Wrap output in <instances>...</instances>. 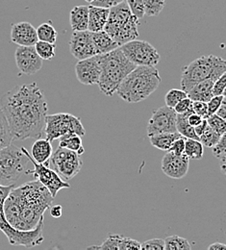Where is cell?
<instances>
[{
    "mask_svg": "<svg viewBox=\"0 0 226 250\" xmlns=\"http://www.w3.org/2000/svg\"><path fill=\"white\" fill-rule=\"evenodd\" d=\"M15 59L18 68L25 75H34L42 67V60L34 45L19 46L15 52Z\"/></svg>",
    "mask_w": 226,
    "mask_h": 250,
    "instance_id": "obj_15",
    "label": "cell"
},
{
    "mask_svg": "<svg viewBox=\"0 0 226 250\" xmlns=\"http://www.w3.org/2000/svg\"><path fill=\"white\" fill-rule=\"evenodd\" d=\"M187 97V93L182 89H171L164 96L165 106L169 108H174V106L183 98Z\"/></svg>",
    "mask_w": 226,
    "mask_h": 250,
    "instance_id": "obj_35",
    "label": "cell"
},
{
    "mask_svg": "<svg viewBox=\"0 0 226 250\" xmlns=\"http://www.w3.org/2000/svg\"><path fill=\"white\" fill-rule=\"evenodd\" d=\"M192 103H193V101L187 96L186 98H183L182 100H180L174 106L173 109L176 112V114H182V113H185V112L189 111L190 109H192Z\"/></svg>",
    "mask_w": 226,
    "mask_h": 250,
    "instance_id": "obj_45",
    "label": "cell"
},
{
    "mask_svg": "<svg viewBox=\"0 0 226 250\" xmlns=\"http://www.w3.org/2000/svg\"><path fill=\"white\" fill-rule=\"evenodd\" d=\"M89 8V22L88 30L90 32H98L104 30L107 22L110 9L90 5Z\"/></svg>",
    "mask_w": 226,
    "mask_h": 250,
    "instance_id": "obj_19",
    "label": "cell"
},
{
    "mask_svg": "<svg viewBox=\"0 0 226 250\" xmlns=\"http://www.w3.org/2000/svg\"><path fill=\"white\" fill-rule=\"evenodd\" d=\"M101 68L99 54L87 59L78 60L75 64V74L78 81L86 86H92L98 83Z\"/></svg>",
    "mask_w": 226,
    "mask_h": 250,
    "instance_id": "obj_16",
    "label": "cell"
},
{
    "mask_svg": "<svg viewBox=\"0 0 226 250\" xmlns=\"http://www.w3.org/2000/svg\"><path fill=\"white\" fill-rule=\"evenodd\" d=\"M92 38L94 44L96 46L97 54L108 53L120 45L109 36V34L104 30L98 32H92Z\"/></svg>",
    "mask_w": 226,
    "mask_h": 250,
    "instance_id": "obj_23",
    "label": "cell"
},
{
    "mask_svg": "<svg viewBox=\"0 0 226 250\" xmlns=\"http://www.w3.org/2000/svg\"><path fill=\"white\" fill-rule=\"evenodd\" d=\"M132 14L140 21L144 17V0H125Z\"/></svg>",
    "mask_w": 226,
    "mask_h": 250,
    "instance_id": "obj_38",
    "label": "cell"
},
{
    "mask_svg": "<svg viewBox=\"0 0 226 250\" xmlns=\"http://www.w3.org/2000/svg\"><path fill=\"white\" fill-rule=\"evenodd\" d=\"M69 22L73 31L88 30L89 8L88 6H75L69 15Z\"/></svg>",
    "mask_w": 226,
    "mask_h": 250,
    "instance_id": "obj_20",
    "label": "cell"
},
{
    "mask_svg": "<svg viewBox=\"0 0 226 250\" xmlns=\"http://www.w3.org/2000/svg\"><path fill=\"white\" fill-rule=\"evenodd\" d=\"M226 72V62L215 55L201 56L189 63L181 75V89L188 93L194 86L205 79L217 80Z\"/></svg>",
    "mask_w": 226,
    "mask_h": 250,
    "instance_id": "obj_6",
    "label": "cell"
},
{
    "mask_svg": "<svg viewBox=\"0 0 226 250\" xmlns=\"http://www.w3.org/2000/svg\"><path fill=\"white\" fill-rule=\"evenodd\" d=\"M141 250V243L128 237H122L120 250Z\"/></svg>",
    "mask_w": 226,
    "mask_h": 250,
    "instance_id": "obj_42",
    "label": "cell"
},
{
    "mask_svg": "<svg viewBox=\"0 0 226 250\" xmlns=\"http://www.w3.org/2000/svg\"><path fill=\"white\" fill-rule=\"evenodd\" d=\"M49 165L63 180L69 181L80 172L83 163L77 152L59 146L52 152Z\"/></svg>",
    "mask_w": 226,
    "mask_h": 250,
    "instance_id": "obj_10",
    "label": "cell"
},
{
    "mask_svg": "<svg viewBox=\"0 0 226 250\" xmlns=\"http://www.w3.org/2000/svg\"><path fill=\"white\" fill-rule=\"evenodd\" d=\"M29 162L28 156L12 144L0 149V185H14L25 173Z\"/></svg>",
    "mask_w": 226,
    "mask_h": 250,
    "instance_id": "obj_8",
    "label": "cell"
},
{
    "mask_svg": "<svg viewBox=\"0 0 226 250\" xmlns=\"http://www.w3.org/2000/svg\"><path fill=\"white\" fill-rule=\"evenodd\" d=\"M14 141L10 127L3 111L0 108V149L10 146Z\"/></svg>",
    "mask_w": 226,
    "mask_h": 250,
    "instance_id": "obj_31",
    "label": "cell"
},
{
    "mask_svg": "<svg viewBox=\"0 0 226 250\" xmlns=\"http://www.w3.org/2000/svg\"><path fill=\"white\" fill-rule=\"evenodd\" d=\"M202 120H203V119H202L200 116L194 114V112H192V113L189 115V117H188V123L190 124L191 126H193V127H195L196 125H199V124L202 122Z\"/></svg>",
    "mask_w": 226,
    "mask_h": 250,
    "instance_id": "obj_48",
    "label": "cell"
},
{
    "mask_svg": "<svg viewBox=\"0 0 226 250\" xmlns=\"http://www.w3.org/2000/svg\"><path fill=\"white\" fill-rule=\"evenodd\" d=\"M86 2H88V3H92L94 0H85Z\"/></svg>",
    "mask_w": 226,
    "mask_h": 250,
    "instance_id": "obj_52",
    "label": "cell"
},
{
    "mask_svg": "<svg viewBox=\"0 0 226 250\" xmlns=\"http://www.w3.org/2000/svg\"><path fill=\"white\" fill-rule=\"evenodd\" d=\"M190 159L185 154L175 155L166 151L162 159V171L172 179H182L185 177L189 170Z\"/></svg>",
    "mask_w": 226,
    "mask_h": 250,
    "instance_id": "obj_17",
    "label": "cell"
},
{
    "mask_svg": "<svg viewBox=\"0 0 226 250\" xmlns=\"http://www.w3.org/2000/svg\"><path fill=\"white\" fill-rule=\"evenodd\" d=\"M11 41L19 46H31L35 45L39 40L37 31L32 24L22 21L12 26Z\"/></svg>",
    "mask_w": 226,
    "mask_h": 250,
    "instance_id": "obj_18",
    "label": "cell"
},
{
    "mask_svg": "<svg viewBox=\"0 0 226 250\" xmlns=\"http://www.w3.org/2000/svg\"><path fill=\"white\" fill-rule=\"evenodd\" d=\"M49 213L51 215L52 218L54 219H59L62 217V214H63V207L59 204H56V205H51L49 208Z\"/></svg>",
    "mask_w": 226,
    "mask_h": 250,
    "instance_id": "obj_47",
    "label": "cell"
},
{
    "mask_svg": "<svg viewBox=\"0 0 226 250\" xmlns=\"http://www.w3.org/2000/svg\"><path fill=\"white\" fill-rule=\"evenodd\" d=\"M59 146L64 147L68 150L77 152L80 156L84 153V147L82 146V137L76 134H68L60 138Z\"/></svg>",
    "mask_w": 226,
    "mask_h": 250,
    "instance_id": "obj_26",
    "label": "cell"
},
{
    "mask_svg": "<svg viewBox=\"0 0 226 250\" xmlns=\"http://www.w3.org/2000/svg\"><path fill=\"white\" fill-rule=\"evenodd\" d=\"M226 74L224 73L220 78H218L213 85L212 94L215 95H226Z\"/></svg>",
    "mask_w": 226,
    "mask_h": 250,
    "instance_id": "obj_40",
    "label": "cell"
},
{
    "mask_svg": "<svg viewBox=\"0 0 226 250\" xmlns=\"http://www.w3.org/2000/svg\"><path fill=\"white\" fill-rule=\"evenodd\" d=\"M125 57L135 65L155 66L160 61L157 49L145 41L133 40L120 46Z\"/></svg>",
    "mask_w": 226,
    "mask_h": 250,
    "instance_id": "obj_11",
    "label": "cell"
},
{
    "mask_svg": "<svg viewBox=\"0 0 226 250\" xmlns=\"http://www.w3.org/2000/svg\"><path fill=\"white\" fill-rule=\"evenodd\" d=\"M221 138V135H219L215 130H213L209 125H207L202 135L199 136V141L203 146L207 147H213L219 143Z\"/></svg>",
    "mask_w": 226,
    "mask_h": 250,
    "instance_id": "obj_33",
    "label": "cell"
},
{
    "mask_svg": "<svg viewBox=\"0 0 226 250\" xmlns=\"http://www.w3.org/2000/svg\"><path fill=\"white\" fill-rule=\"evenodd\" d=\"M187 138L185 137H180L177 140H175L173 142V144L171 145L170 148H169V152L175 154V155H182L184 154V150H185V141Z\"/></svg>",
    "mask_w": 226,
    "mask_h": 250,
    "instance_id": "obj_43",
    "label": "cell"
},
{
    "mask_svg": "<svg viewBox=\"0 0 226 250\" xmlns=\"http://www.w3.org/2000/svg\"><path fill=\"white\" fill-rule=\"evenodd\" d=\"M214 82H215V80H213L211 78L205 79V80L199 82L187 93V96L192 101L208 102L213 97L212 89H213Z\"/></svg>",
    "mask_w": 226,
    "mask_h": 250,
    "instance_id": "obj_22",
    "label": "cell"
},
{
    "mask_svg": "<svg viewBox=\"0 0 226 250\" xmlns=\"http://www.w3.org/2000/svg\"><path fill=\"white\" fill-rule=\"evenodd\" d=\"M176 117L177 114L173 108L163 106L155 109L147 124L146 130L148 137L160 133L177 132Z\"/></svg>",
    "mask_w": 226,
    "mask_h": 250,
    "instance_id": "obj_13",
    "label": "cell"
},
{
    "mask_svg": "<svg viewBox=\"0 0 226 250\" xmlns=\"http://www.w3.org/2000/svg\"><path fill=\"white\" fill-rule=\"evenodd\" d=\"M192 109L194 114L200 116L202 119H206L208 117V108L207 102L202 101H193Z\"/></svg>",
    "mask_w": 226,
    "mask_h": 250,
    "instance_id": "obj_44",
    "label": "cell"
},
{
    "mask_svg": "<svg viewBox=\"0 0 226 250\" xmlns=\"http://www.w3.org/2000/svg\"><path fill=\"white\" fill-rule=\"evenodd\" d=\"M36 52L41 60L50 61L55 56V43H50L47 42L38 41L34 45Z\"/></svg>",
    "mask_w": 226,
    "mask_h": 250,
    "instance_id": "obj_30",
    "label": "cell"
},
{
    "mask_svg": "<svg viewBox=\"0 0 226 250\" xmlns=\"http://www.w3.org/2000/svg\"><path fill=\"white\" fill-rule=\"evenodd\" d=\"M21 149L24 154L28 156L35 167L34 170H27L25 171V173L32 174L36 180H38L42 186H44L48 189V191L51 193L53 197H55L61 189L70 188V185L67 183V181L63 180L55 170L49 167V166L37 163L25 147H21Z\"/></svg>",
    "mask_w": 226,
    "mask_h": 250,
    "instance_id": "obj_12",
    "label": "cell"
},
{
    "mask_svg": "<svg viewBox=\"0 0 226 250\" xmlns=\"http://www.w3.org/2000/svg\"><path fill=\"white\" fill-rule=\"evenodd\" d=\"M139 20L132 14L127 3L124 1L110 8L104 31L107 32L121 46L139 38Z\"/></svg>",
    "mask_w": 226,
    "mask_h": 250,
    "instance_id": "obj_5",
    "label": "cell"
},
{
    "mask_svg": "<svg viewBox=\"0 0 226 250\" xmlns=\"http://www.w3.org/2000/svg\"><path fill=\"white\" fill-rule=\"evenodd\" d=\"M141 250H164V241L162 239H151L141 244Z\"/></svg>",
    "mask_w": 226,
    "mask_h": 250,
    "instance_id": "obj_39",
    "label": "cell"
},
{
    "mask_svg": "<svg viewBox=\"0 0 226 250\" xmlns=\"http://www.w3.org/2000/svg\"><path fill=\"white\" fill-rule=\"evenodd\" d=\"M32 158L39 164H44L49 166V159L52 155V146L51 142L47 139H37V141L33 144Z\"/></svg>",
    "mask_w": 226,
    "mask_h": 250,
    "instance_id": "obj_21",
    "label": "cell"
},
{
    "mask_svg": "<svg viewBox=\"0 0 226 250\" xmlns=\"http://www.w3.org/2000/svg\"><path fill=\"white\" fill-rule=\"evenodd\" d=\"M226 99V95H215L207 102L208 108V116L213 115L217 112L219 107L221 106L222 102Z\"/></svg>",
    "mask_w": 226,
    "mask_h": 250,
    "instance_id": "obj_41",
    "label": "cell"
},
{
    "mask_svg": "<svg viewBox=\"0 0 226 250\" xmlns=\"http://www.w3.org/2000/svg\"><path fill=\"white\" fill-rule=\"evenodd\" d=\"M69 50L71 55L77 60H83L97 55L92 32L89 30L73 31L69 42Z\"/></svg>",
    "mask_w": 226,
    "mask_h": 250,
    "instance_id": "obj_14",
    "label": "cell"
},
{
    "mask_svg": "<svg viewBox=\"0 0 226 250\" xmlns=\"http://www.w3.org/2000/svg\"><path fill=\"white\" fill-rule=\"evenodd\" d=\"M14 140L40 139L44 135L48 105L37 83L19 85L0 99Z\"/></svg>",
    "mask_w": 226,
    "mask_h": 250,
    "instance_id": "obj_1",
    "label": "cell"
},
{
    "mask_svg": "<svg viewBox=\"0 0 226 250\" xmlns=\"http://www.w3.org/2000/svg\"><path fill=\"white\" fill-rule=\"evenodd\" d=\"M207 121H206V119H203L202 120V122L199 124L198 125H196L195 127H194V132H195V134L197 135V137L199 138V136H201L202 135V133L204 132V130L206 129V127H207Z\"/></svg>",
    "mask_w": 226,
    "mask_h": 250,
    "instance_id": "obj_49",
    "label": "cell"
},
{
    "mask_svg": "<svg viewBox=\"0 0 226 250\" xmlns=\"http://www.w3.org/2000/svg\"><path fill=\"white\" fill-rule=\"evenodd\" d=\"M159 70L155 66L137 65L125 76L117 90L127 103H139L153 94L161 84Z\"/></svg>",
    "mask_w": 226,
    "mask_h": 250,
    "instance_id": "obj_3",
    "label": "cell"
},
{
    "mask_svg": "<svg viewBox=\"0 0 226 250\" xmlns=\"http://www.w3.org/2000/svg\"><path fill=\"white\" fill-rule=\"evenodd\" d=\"M37 36L39 41L55 43L57 41L58 33L51 23H42L37 29Z\"/></svg>",
    "mask_w": 226,
    "mask_h": 250,
    "instance_id": "obj_28",
    "label": "cell"
},
{
    "mask_svg": "<svg viewBox=\"0 0 226 250\" xmlns=\"http://www.w3.org/2000/svg\"><path fill=\"white\" fill-rule=\"evenodd\" d=\"M100 76L98 87L102 94L113 96L125 76L137 65L125 57L120 47L104 54H99Z\"/></svg>",
    "mask_w": 226,
    "mask_h": 250,
    "instance_id": "obj_4",
    "label": "cell"
},
{
    "mask_svg": "<svg viewBox=\"0 0 226 250\" xmlns=\"http://www.w3.org/2000/svg\"><path fill=\"white\" fill-rule=\"evenodd\" d=\"M164 241L165 250H190L192 249L190 242L180 236H169Z\"/></svg>",
    "mask_w": 226,
    "mask_h": 250,
    "instance_id": "obj_29",
    "label": "cell"
},
{
    "mask_svg": "<svg viewBox=\"0 0 226 250\" xmlns=\"http://www.w3.org/2000/svg\"><path fill=\"white\" fill-rule=\"evenodd\" d=\"M121 235L119 234H109L108 238L103 242L101 246H93L88 248V250H120V244L122 240Z\"/></svg>",
    "mask_w": 226,
    "mask_h": 250,
    "instance_id": "obj_34",
    "label": "cell"
},
{
    "mask_svg": "<svg viewBox=\"0 0 226 250\" xmlns=\"http://www.w3.org/2000/svg\"><path fill=\"white\" fill-rule=\"evenodd\" d=\"M53 199L48 189L38 180L14 187L4 201L5 218L17 230H32L43 219Z\"/></svg>",
    "mask_w": 226,
    "mask_h": 250,
    "instance_id": "obj_2",
    "label": "cell"
},
{
    "mask_svg": "<svg viewBox=\"0 0 226 250\" xmlns=\"http://www.w3.org/2000/svg\"><path fill=\"white\" fill-rule=\"evenodd\" d=\"M217 116H219L220 118L226 120V99L222 102L221 106L219 107V109L217 110V112L215 113Z\"/></svg>",
    "mask_w": 226,
    "mask_h": 250,
    "instance_id": "obj_50",
    "label": "cell"
},
{
    "mask_svg": "<svg viewBox=\"0 0 226 250\" xmlns=\"http://www.w3.org/2000/svg\"><path fill=\"white\" fill-rule=\"evenodd\" d=\"M68 134L85 136L86 130L79 118L68 113L47 115L45 120L44 135L49 142H53Z\"/></svg>",
    "mask_w": 226,
    "mask_h": 250,
    "instance_id": "obj_9",
    "label": "cell"
},
{
    "mask_svg": "<svg viewBox=\"0 0 226 250\" xmlns=\"http://www.w3.org/2000/svg\"><path fill=\"white\" fill-rule=\"evenodd\" d=\"M182 137L178 132H171V133H160L155 134L149 137L150 144L157 149L162 151H168L171 145L175 140Z\"/></svg>",
    "mask_w": 226,
    "mask_h": 250,
    "instance_id": "obj_24",
    "label": "cell"
},
{
    "mask_svg": "<svg viewBox=\"0 0 226 250\" xmlns=\"http://www.w3.org/2000/svg\"><path fill=\"white\" fill-rule=\"evenodd\" d=\"M207 125H209L213 130H215L219 135L223 136L226 133V120L220 118L216 114L210 115L206 118Z\"/></svg>",
    "mask_w": 226,
    "mask_h": 250,
    "instance_id": "obj_36",
    "label": "cell"
},
{
    "mask_svg": "<svg viewBox=\"0 0 226 250\" xmlns=\"http://www.w3.org/2000/svg\"><path fill=\"white\" fill-rule=\"evenodd\" d=\"M184 154L189 159L200 160L204 154L203 145L200 143L199 140L186 139Z\"/></svg>",
    "mask_w": 226,
    "mask_h": 250,
    "instance_id": "obj_27",
    "label": "cell"
},
{
    "mask_svg": "<svg viewBox=\"0 0 226 250\" xmlns=\"http://www.w3.org/2000/svg\"><path fill=\"white\" fill-rule=\"evenodd\" d=\"M193 112V109H190L189 111L182 113V114H177L176 117V131L182 135L183 137L187 139H194V140H199L197 135L194 132V127L191 126L188 123V117L189 115Z\"/></svg>",
    "mask_w": 226,
    "mask_h": 250,
    "instance_id": "obj_25",
    "label": "cell"
},
{
    "mask_svg": "<svg viewBox=\"0 0 226 250\" xmlns=\"http://www.w3.org/2000/svg\"><path fill=\"white\" fill-rule=\"evenodd\" d=\"M208 250H226V246L225 244H222V243H219V242H217V243H214V244H212L209 248H208Z\"/></svg>",
    "mask_w": 226,
    "mask_h": 250,
    "instance_id": "obj_51",
    "label": "cell"
},
{
    "mask_svg": "<svg viewBox=\"0 0 226 250\" xmlns=\"http://www.w3.org/2000/svg\"><path fill=\"white\" fill-rule=\"evenodd\" d=\"M15 187V185L2 186L0 185V230L7 237L9 243L12 246L24 247V248H34L40 246L44 238L42 235L43 231V219H41L36 228L28 231H21L12 227L4 214V201L8 196L10 190Z\"/></svg>",
    "mask_w": 226,
    "mask_h": 250,
    "instance_id": "obj_7",
    "label": "cell"
},
{
    "mask_svg": "<svg viewBox=\"0 0 226 250\" xmlns=\"http://www.w3.org/2000/svg\"><path fill=\"white\" fill-rule=\"evenodd\" d=\"M165 0H144V16L157 17L164 8Z\"/></svg>",
    "mask_w": 226,
    "mask_h": 250,
    "instance_id": "obj_32",
    "label": "cell"
},
{
    "mask_svg": "<svg viewBox=\"0 0 226 250\" xmlns=\"http://www.w3.org/2000/svg\"><path fill=\"white\" fill-rule=\"evenodd\" d=\"M226 134L223 135L221 140L219 141V143L214 146L213 148V154L214 156L216 157L217 159H219L222 162V167L224 169V172H226Z\"/></svg>",
    "mask_w": 226,
    "mask_h": 250,
    "instance_id": "obj_37",
    "label": "cell"
},
{
    "mask_svg": "<svg viewBox=\"0 0 226 250\" xmlns=\"http://www.w3.org/2000/svg\"><path fill=\"white\" fill-rule=\"evenodd\" d=\"M125 0H94L91 4L94 6L103 7V8H112L114 6H117L121 4L122 2H124Z\"/></svg>",
    "mask_w": 226,
    "mask_h": 250,
    "instance_id": "obj_46",
    "label": "cell"
}]
</instances>
